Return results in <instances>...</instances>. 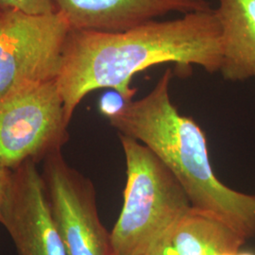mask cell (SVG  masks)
<instances>
[{"label": "cell", "mask_w": 255, "mask_h": 255, "mask_svg": "<svg viewBox=\"0 0 255 255\" xmlns=\"http://www.w3.org/2000/svg\"><path fill=\"white\" fill-rule=\"evenodd\" d=\"M237 253H223V254H220L219 255H237Z\"/></svg>", "instance_id": "cell-16"}, {"label": "cell", "mask_w": 255, "mask_h": 255, "mask_svg": "<svg viewBox=\"0 0 255 255\" xmlns=\"http://www.w3.org/2000/svg\"><path fill=\"white\" fill-rule=\"evenodd\" d=\"M72 29L120 32L164 16L212 9L207 0H51Z\"/></svg>", "instance_id": "cell-8"}, {"label": "cell", "mask_w": 255, "mask_h": 255, "mask_svg": "<svg viewBox=\"0 0 255 255\" xmlns=\"http://www.w3.org/2000/svg\"><path fill=\"white\" fill-rule=\"evenodd\" d=\"M128 101H127L120 93L113 90L102 96L99 107L101 114L108 119L120 112Z\"/></svg>", "instance_id": "cell-12"}, {"label": "cell", "mask_w": 255, "mask_h": 255, "mask_svg": "<svg viewBox=\"0 0 255 255\" xmlns=\"http://www.w3.org/2000/svg\"><path fill=\"white\" fill-rule=\"evenodd\" d=\"M70 29L61 12L0 5V98L28 82L56 81Z\"/></svg>", "instance_id": "cell-5"}, {"label": "cell", "mask_w": 255, "mask_h": 255, "mask_svg": "<svg viewBox=\"0 0 255 255\" xmlns=\"http://www.w3.org/2000/svg\"><path fill=\"white\" fill-rule=\"evenodd\" d=\"M246 241L220 219L192 208L174 228L170 248L173 255H219L239 252Z\"/></svg>", "instance_id": "cell-10"}, {"label": "cell", "mask_w": 255, "mask_h": 255, "mask_svg": "<svg viewBox=\"0 0 255 255\" xmlns=\"http://www.w3.org/2000/svg\"><path fill=\"white\" fill-rule=\"evenodd\" d=\"M43 162L48 204L66 255H113L111 232L101 222L91 180L67 164L62 150Z\"/></svg>", "instance_id": "cell-6"}, {"label": "cell", "mask_w": 255, "mask_h": 255, "mask_svg": "<svg viewBox=\"0 0 255 255\" xmlns=\"http://www.w3.org/2000/svg\"><path fill=\"white\" fill-rule=\"evenodd\" d=\"M172 77L167 68L151 91L128 101L109 123L119 134L147 146L167 166L193 209L220 219L248 240L255 236V195L236 191L218 179L204 131L191 117L181 115L171 101Z\"/></svg>", "instance_id": "cell-2"}, {"label": "cell", "mask_w": 255, "mask_h": 255, "mask_svg": "<svg viewBox=\"0 0 255 255\" xmlns=\"http://www.w3.org/2000/svg\"><path fill=\"white\" fill-rule=\"evenodd\" d=\"M68 126L56 81L11 90L0 98V164L14 170L61 151Z\"/></svg>", "instance_id": "cell-4"}, {"label": "cell", "mask_w": 255, "mask_h": 255, "mask_svg": "<svg viewBox=\"0 0 255 255\" xmlns=\"http://www.w3.org/2000/svg\"><path fill=\"white\" fill-rule=\"evenodd\" d=\"M0 5L32 14L56 12L51 0H0Z\"/></svg>", "instance_id": "cell-11"}, {"label": "cell", "mask_w": 255, "mask_h": 255, "mask_svg": "<svg viewBox=\"0 0 255 255\" xmlns=\"http://www.w3.org/2000/svg\"><path fill=\"white\" fill-rule=\"evenodd\" d=\"M13 182V170L0 164V224Z\"/></svg>", "instance_id": "cell-13"}, {"label": "cell", "mask_w": 255, "mask_h": 255, "mask_svg": "<svg viewBox=\"0 0 255 255\" xmlns=\"http://www.w3.org/2000/svg\"><path fill=\"white\" fill-rule=\"evenodd\" d=\"M220 73L229 82L255 80V0H219Z\"/></svg>", "instance_id": "cell-9"}, {"label": "cell", "mask_w": 255, "mask_h": 255, "mask_svg": "<svg viewBox=\"0 0 255 255\" xmlns=\"http://www.w3.org/2000/svg\"><path fill=\"white\" fill-rule=\"evenodd\" d=\"M172 232H170L153 250H151L146 255H173L170 248V237L172 235Z\"/></svg>", "instance_id": "cell-14"}, {"label": "cell", "mask_w": 255, "mask_h": 255, "mask_svg": "<svg viewBox=\"0 0 255 255\" xmlns=\"http://www.w3.org/2000/svg\"><path fill=\"white\" fill-rule=\"evenodd\" d=\"M119 135L127 179L123 207L111 232L113 255H146L193 207L182 184L147 146Z\"/></svg>", "instance_id": "cell-3"}, {"label": "cell", "mask_w": 255, "mask_h": 255, "mask_svg": "<svg viewBox=\"0 0 255 255\" xmlns=\"http://www.w3.org/2000/svg\"><path fill=\"white\" fill-rule=\"evenodd\" d=\"M237 255H255V253H252V252H238Z\"/></svg>", "instance_id": "cell-15"}, {"label": "cell", "mask_w": 255, "mask_h": 255, "mask_svg": "<svg viewBox=\"0 0 255 255\" xmlns=\"http://www.w3.org/2000/svg\"><path fill=\"white\" fill-rule=\"evenodd\" d=\"M168 63L199 65L210 74L220 71L222 40L216 9L155 19L120 32L71 28L56 80L67 124L89 93L111 88L131 101L137 92L131 87L133 76Z\"/></svg>", "instance_id": "cell-1"}, {"label": "cell", "mask_w": 255, "mask_h": 255, "mask_svg": "<svg viewBox=\"0 0 255 255\" xmlns=\"http://www.w3.org/2000/svg\"><path fill=\"white\" fill-rule=\"evenodd\" d=\"M1 225L18 255H67L50 211L42 174L34 162L13 170Z\"/></svg>", "instance_id": "cell-7"}]
</instances>
